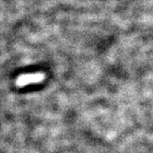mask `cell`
Masks as SVG:
<instances>
[{
	"mask_svg": "<svg viewBox=\"0 0 153 153\" xmlns=\"http://www.w3.org/2000/svg\"><path fill=\"white\" fill-rule=\"evenodd\" d=\"M45 76L42 73H32V74H25V75H21L19 76L16 84L19 87H24L28 86L30 84H35L42 81Z\"/></svg>",
	"mask_w": 153,
	"mask_h": 153,
	"instance_id": "obj_1",
	"label": "cell"
}]
</instances>
